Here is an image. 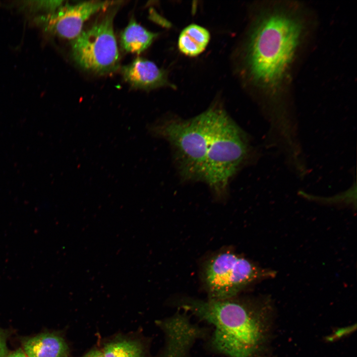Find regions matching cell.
<instances>
[{
  "label": "cell",
  "instance_id": "6da1fadb",
  "mask_svg": "<svg viewBox=\"0 0 357 357\" xmlns=\"http://www.w3.org/2000/svg\"><path fill=\"white\" fill-rule=\"evenodd\" d=\"M179 307L211 325L210 340L228 357H252L261 345L266 325L259 302L238 296L224 299L182 298Z\"/></svg>",
  "mask_w": 357,
  "mask_h": 357
},
{
  "label": "cell",
  "instance_id": "7a4b0ae2",
  "mask_svg": "<svg viewBox=\"0 0 357 357\" xmlns=\"http://www.w3.org/2000/svg\"><path fill=\"white\" fill-rule=\"evenodd\" d=\"M302 31L300 20L289 12H271L258 20L249 37L246 57L250 75L255 82L273 88L282 81Z\"/></svg>",
  "mask_w": 357,
  "mask_h": 357
},
{
  "label": "cell",
  "instance_id": "3957f363",
  "mask_svg": "<svg viewBox=\"0 0 357 357\" xmlns=\"http://www.w3.org/2000/svg\"><path fill=\"white\" fill-rule=\"evenodd\" d=\"M248 148L242 130L224 110L213 107L202 181L217 197L226 195L231 178L246 159Z\"/></svg>",
  "mask_w": 357,
  "mask_h": 357
},
{
  "label": "cell",
  "instance_id": "277c9868",
  "mask_svg": "<svg viewBox=\"0 0 357 357\" xmlns=\"http://www.w3.org/2000/svg\"><path fill=\"white\" fill-rule=\"evenodd\" d=\"M213 113L212 107L189 119H170L149 127L152 135L170 143L178 172L185 179L202 181Z\"/></svg>",
  "mask_w": 357,
  "mask_h": 357
},
{
  "label": "cell",
  "instance_id": "5b68a950",
  "mask_svg": "<svg viewBox=\"0 0 357 357\" xmlns=\"http://www.w3.org/2000/svg\"><path fill=\"white\" fill-rule=\"evenodd\" d=\"M276 273L263 269L234 252L223 251L203 265L202 279L208 298L224 299L238 296L249 284L273 278Z\"/></svg>",
  "mask_w": 357,
  "mask_h": 357
},
{
  "label": "cell",
  "instance_id": "8992f818",
  "mask_svg": "<svg viewBox=\"0 0 357 357\" xmlns=\"http://www.w3.org/2000/svg\"><path fill=\"white\" fill-rule=\"evenodd\" d=\"M118 9V6H111L103 16L72 40V57L83 69L105 74L118 68L119 55L113 26Z\"/></svg>",
  "mask_w": 357,
  "mask_h": 357
},
{
  "label": "cell",
  "instance_id": "52a82bcc",
  "mask_svg": "<svg viewBox=\"0 0 357 357\" xmlns=\"http://www.w3.org/2000/svg\"><path fill=\"white\" fill-rule=\"evenodd\" d=\"M115 4L116 1L93 0L66 5L50 16L48 28L61 38L73 40L91 16Z\"/></svg>",
  "mask_w": 357,
  "mask_h": 357
},
{
  "label": "cell",
  "instance_id": "ba28073f",
  "mask_svg": "<svg viewBox=\"0 0 357 357\" xmlns=\"http://www.w3.org/2000/svg\"><path fill=\"white\" fill-rule=\"evenodd\" d=\"M121 72L124 80L136 88L150 90L167 83L165 72L153 62L137 58L122 66Z\"/></svg>",
  "mask_w": 357,
  "mask_h": 357
},
{
  "label": "cell",
  "instance_id": "9c48e42d",
  "mask_svg": "<svg viewBox=\"0 0 357 357\" xmlns=\"http://www.w3.org/2000/svg\"><path fill=\"white\" fill-rule=\"evenodd\" d=\"M23 351L28 357H68L69 349L64 339L55 333H43L23 338Z\"/></svg>",
  "mask_w": 357,
  "mask_h": 357
},
{
  "label": "cell",
  "instance_id": "30bf717a",
  "mask_svg": "<svg viewBox=\"0 0 357 357\" xmlns=\"http://www.w3.org/2000/svg\"><path fill=\"white\" fill-rule=\"evenodd\" d=\"M158 34L148 31L132 18L120 34L122 49L127 53L139 54L147 49Z\"/></svg>",
  "mask_w": 357,
  "mask_h": 357
},
{
  "label": "cell",
  "instance_id": "8fae6325",
  "mask_svg": "<svg viewBox=\"0 0 357 357\" xmlns=\"http://www.w3.org/2000/svg\"><path fill=\"white\" fill-rule=\"evenodd\" d=\"M210 38V33L206 29L197 24H190L179 34V50L186 56H196L205 50Z\"/></svg>",
  "mask_w": 357,
  "mask_h": 357
},
{
  "label": "cell",
  "instance_id": "7c38bea8",
  "mask_svg": "<svg viewBox=\"0 0 357 357\" xmlns=\"http://www.w3.org/2000/svg\"><path fill=\"white\" fill-rule=\"evenodd\" d=\"M104 357H145L143 344L139 341L125 338H117L105 343Z\"/></svg>",
  "mask_w": 357,
  "mask_h": 357
},
{
  "label": "cell",
  "instance_id": "4fadbf2b",
  "mask_svg": "<svg viewBox=\"0 0 357 357\" xmlns=\"http://www.w3.org/2000/svg\"><path fill=\"white\" fill-rule=\"evenodd\" d=\"M8 336V331L0 327V357H7L8 354L7 347Z\"/></svg>",
  "mask_w": 357,
  "mask_h": 357
},
{
  "label": "cell",
  "instance_id": "5bb4252c",
  "mask_svg": "<svg viewBox=\"0 0 357 357\" xmlns=\"http://www.w3.org/2000/svg\"><path fill=\"white\" fill-rule=\"evenodd\" d=\"M81 357H104V356L101 351L93 349Z\"/></svg>",
  "mask_w": 357,
  "mask_h": 357
},
{
  "label": "cell",
  "instance_id": "9a60e30c",
  "mask_svg": "<svg viewBox=\"0 0 357 357\" xmlns=\"http://www.w3.org/2000/svg\"><path fill=\"white\" fill-rule=\"evenodd\" d=\"M7 357H28L21 349H18L10 353H8Z\"/></svg>",
  "mask_w": 357,
  "mask_h": 357
}]
</instances>
